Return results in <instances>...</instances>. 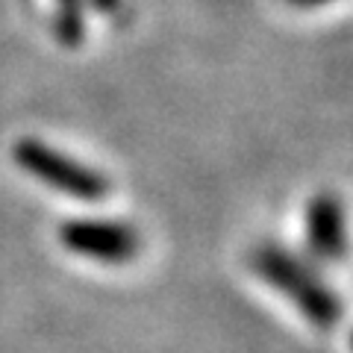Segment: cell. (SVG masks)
Masks as SVG:
<instances>
[{
	"label": "cell",
	"instance_id": "obj_2",
	"mask_svg": "<svg viewBox=\"0 0 353 353\" xmlns=\"http://www.w3.org/2000/svg\"><path fill=\"white\" fill-rule=\"evenodd\" d=\"M12 157L21 171H27L30 176H36L39 183L50 185L59 194H68L88 203L103 201L109 194V180L101 171L65 157L62 150L50 145H41L39 139H21L12 150Z\"/></svg>",
	"mask_w": 353,
	"mask_h": 353
},
{
	"label": "cell",
	"instance_id": "obj_4",
	"mask_svg": "<svg viewBox=\"0 0 353 353\" xmlns=\"http://www.w3.org/2000/svg\"><path fill=\"white\" fill-rule=\"evenodd\" d=\"M309 248L321 259H341L347 250L345 239V209L333 194H318L306 209Z\"/></svg>",
	"mask_w": 353,
	"mask_h": 353
},
{
	"label": "cell",
	"instance_id": "obj_5",
	"mask_svg": "<svg viewBox=\"0 0 353 353\" xmlns=\"http://www.w3.org/2000/svg\"><path fill=\"white\" fill-rule=\"evenodd\" d=\"M292 6H301V9H315V6H324V3H333V0H289Z\"/></svg>",
	"mask_w": 353,
	"mask_h": 353
},
{
	"label": "cell",
	"instance_id": "obj_1",
	"mask_svg": "<svg viewBox=\"0 0 353 353\" xmlns=\"http://www.w3.org/2000/svg\"><path fill=\"white\" fill-rule=\"evenodd\" d=\"M253 268H256V274L265 283L289 297L312 324L333 327L341 318L339 294L327 289L321 277L306 262L297 259L294 253L277 245H262L259 250H253Z\"/></svg>",
	"mask_w": 353,
	"mask_h": 353
},
{
	"label": "cell",
	"instance_id": "obj_3",
	"mask_svg": "<svg viewBox=\"0 0 353 353\" xmlns=\"http://www.w3.org/2000/svg\"><path fill=\"white\" fill-rule=\"evenodd\" d=\"M59 239L77 256L106 265H124L139 253L141 241L130 224L121 221H68L59 227Z\"/></svg>",
	"mask_w": 353,
	"mask_h": 353
}]
</instances>
